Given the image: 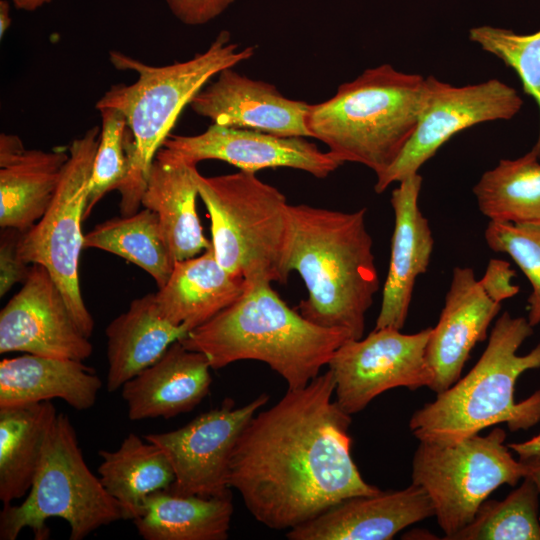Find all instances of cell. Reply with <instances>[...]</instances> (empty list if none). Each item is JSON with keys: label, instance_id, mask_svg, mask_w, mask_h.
Listing matches in <instances>:
<instances>
[{"label": "cell", "instance_id": "24", "mask_svg": "<svg viewBox=\"0 0 540 540\" xmlns=\"http://www.w3.org/2000/svg\"><path fill=\"white\" fill-rule=\"evenodd\" d=\"M246 281L217 261L212 246L201 254L176 261L155 301L160 314L188 332L204 324L237 300Z\"/></svg>", "mask_w": 540, "mask_h": 540}, {"label": "cell", "instance_id": "34", "mask_svg": "<svg viewBox=\"0 0 540 540\" xmlns=\"http://www.w3.org/2000/svg\"><path fill=\"white\" fill-rule=\"evenodd\" d=\"M98 111L101 129L89 181L85 219L108 192L118 190L129 169L124 115L114 108H101Z\"/></svg>", "mask_w": 540, "mask_h": 540}, {"label": "cell", "instance_id": "21", "mask_svg": "<svg viewBox=\"0 0 540 540\" xmlns=\"http://www.w3.org/2000/svg\"><path fill=\"white\" fill-rule=\"evenodd\" d=\"M197 164L161 147L146 181L141 205L153 211L175 261L199 255L211 246L196 207Z\"/></svg>", "mask_w": 540, "mask_h": 540}, {"label": "cell", "instance_id": "33", "mask_svg": "<svg viewBox=\"0 0 540 540\" xmlns=\"http://www.w3.org/2000/svg\"><path fill=\"white\" fill-rule=\"evenodd\" d=\"M488 247L508 254L532 286L528 297V322L540 323V219L524 222L489 220L485 230Z\"/></svg>", "mask_w": 540, "mask_h": 540}, {"label": "cell", "instance_id": "5", "mask_svg": "<svg viewBox=\"0 0 540 540\" xmlns=\"http://www.w3.org/2000/svg\"><path fill=\"white\" fill-rule=\"evenodd\" d=\"M533 334L524 317L504 312L491 330L487 347L474 367L434 401L415 411L409 421L419 441L450 443L483 429L506 423L509 430H527L540 421V390L516 402L519 376L540 368V343L528 354L517 355Z\"/></svg>", "mask_w": 540, "mask_h": 540}, {"label": "cell", "instance_id": "23", "mask_svg": "<svg viewBox=\"0 0 540 540\" xmlns=\"http://www.w3.org/2000/svg\"><path fill=\"white\" fill-rule=\"evenodd\" d=\"M102 381L80 360L24 354L0 362V408L58 398L75 410L94 406Z\"/></svg>", "mask_w": 540, "mask_h": 540}, {"label": "cell", "instance_id": "30", "mask_svg": "<svg viewBox=\"0 0 540 540\" xmlns=\"http://www.w3.org/2000/svg\"><path fill=\"white\" fill-rule=\"evenodd\" d=\"M532 149L524 156L501 159L473 187L477 205L489 220L524 222L540 219V163Z\"/></svg>", "mask_w": 540, "mask_h": 540}, {"label": "cell", "instance_id": "35", "mask_svg": "<svg viewBox=\"0 0 540 540\" xmlns=\"http://www.w3.org/2000/svg\"><path fill=\"white\" fill-rule=\"evenodd\" d=\"M22 232L13 228H2L0 236V296L6 295L17 283H24L31 267L19 254Z\"/></svg>", "mask_w": 540, "mask_h": 540}, {"label": "cell", "instance_id": "13", "mask_svg": "<svg viewBox=\"0 0 540 540\" xmlns=\"http://www.w3.org/2000/svg\"><path fill=\"white\" fill-rule=\"evenodd\" d=\"M269 400L260 394L248 404L235 407L232 399L172 431L144 436L167 455L175 481L173 493L204 497L231 493L229 462L234 446L251 418Z\"/></svg>", "mask_w": 540, "mask_h": 540}, {"label": "cell", "instance_id": "6", "mask_svg": "<svg viewBox=\"0 0 540 540\" xmlns=\"http://www.w3.org/2000/svg\"><path fill=\"white\" fill-rule=\"evenodd\" d=\"M426 77L390 64L368 68L335 95L310 104L306 118L311 138L345 162L382 174L413 135L424 102Z\"/></svg>", "mask_w": 540, "mask_h": 540}, {"label": "cell", "instance_id": "7", "mask_svg": "<svg viewBox=\"0 0 540 540\" xmlns=\"http://www.w3.org/2000/svg\"><path fill=\"white\" fill-rule=\"evenodd\" d=\"M197 185L219 264L246 284L286 282L291 223L285 195L241 170L213 177L198 173Z\"/></svg>", "mask_w": 540, "mask_h": 540}, {"label": "cell", "instance_id": "41", "mask_svg": "<svg viewBox=\"0 0 540 540\" xmlns=\"http://www.w3.org/2000/svg\"><path fill=\"white\" fill-rule=\"evenodd\" d=\"M53 0H11L16 9L33 12Z\"/></svg>", "mask_w": 540, "mask_h": 540}, {"label": "cell", "instance_id": "3", "mask_svg": "<svg viewBox=\"0 0 540 540\" xmlns=\"http://www.w3.org/2000/svg\"><path fill=\"white\" fill-rule=\"evenodd\" d=\"M255 54V47L240 49L227 30L218 33L209 47L192 58L153 66L120 51H110L109 61L117 70L134 71L131 84H114L95 108L119 110L127 123V176L118 191L122 216L139 211L152 161L170 135L183 109L213 77Z\"/></svg>", "mask_w": 540, "mask_h": 540}, {"label": "cell", "instance_id": "27", "mask_svg": "<svg viewBox=\"0 0 540 540\" xmlns=\"http://www.w3.org/2000/svg\"><path fill=\"white\" fill-rule=\"evenodd\" d=\"M99 479L118 503L123 520L141 515L147 497L168 490L175 481L173 467L156 444L129 433L115 451L100 450Z\"/></svg>", "mask_w": 540, "mask_h": 540}, {"label": "cell", "instance_id": "15", "mask_svg": "<svg viewBox=\"0 0 540 540\" xmlns=\"http://www.w3.org/2000/svg\"><path fill=\"white\" fill-rule=\"evenodd\" d=\"M305 138L211 124L197 135L170 134L162 147L195 164L220 160L252 173L291 168L323 179L344 164Z\"/></svg>", "mask_w": 540, "mask_h": 540}, {"label": "cell", "instance_id": "40", "mask_svg": "<svg viewBox=\"0 0 540 540\" xmlns=\"http://www.w3.org/2000/svg\"><path fill=\"white\" fill-rule=\"evenodd\" d=\"M522 461L527 463L528 470L526 476L530 477L534 481L540 495V457H534Z\"/></svg>", "mask_w": 540, "mask_h": 540}, {"label": "cell", "instance_id": "1", "mask_svg": "<svg viewBox=\"0 0 540 540\" xmlns=\"http://www.w3.org/2000/svg\"><path fill=\"white\" fill-rule=\"evenodd\" d=\"M328 369L287 389L256 413L232 451L228 485L261 524L290 530L340 502L381 490L361 476L351 454V415L336 400Z\"/></svg>", "mask_w": 540, "mask_h": 540}, {"label": "cell", "instance_id": "25", "mask_svg": "<svg viewBox=\"0 0 540 540\" xmlns=\"http://www.w3.org/2000/svg\"><path fill=\"white\" fill-rule=\"evenodd\" d=\"M107 382L109 392L154 364L188 330L174 325L159 312L155 293L131 301L128 309L106 328Z\"/></svg>", "mask_w": 540, "mask_h": 540}, {"label": "cell", "instance_id": "8", "mask_svg": "<svg viewBox=\"0 0 540 540\" xmlns=\"http://www.w3.org/2000/svg\"><path fill=\"white\" fill-rule=\"evenodd\" d=\"M61 518L70 540H82L102 526L123 520L118 503L88 468L70 418L58 413L45 440L31 488L20 505H3L0 539L15 540L29 528L46 540L49 518Z\"/></svg>", "mask_w": 540, "mask_h": 540}, {"label": "cell", "instance_id": "38", "mask_svg": "<svg viewBox=\"0 0 540 540\" xmlns=\"http://www.w3.org/2000/svg\"><path fill=\"white\" fill-rule=\"evenodd\" d=\"M508 448L516 452L520 460L540 457V434L525 442L509 444Z\"/></svg>", "mask_w": 540, "mask_h": 540}, {"label": "cell", "instance_id": "17", "mask_svg": "<svg viewBox=\"0 0 540 540\" xmlns=\"http://www.w3.org/2000/svg\"><path fill=\"white\" fill-rule=\"evenodd\" d=\"M500 308L501 303L489 295L472 268L453 269L444 307L426 345L432 391L441 393L460 379L472 349L487 338Z\"/></svg>", "mask_w": 540, "mask_h": 540}, {"label": "cell", "instance_id": "12", "mask_svg": "<svg viewBox=\"0 0 540 540\" xmlns=\"http://www.w3.org/2000/svg\"><path fill=\"white\" fill-rule=\"evenodd\" d=\"M430 332L431 327L414 334L381 328L365 338L342 344L327 365L341 409L355 414L378 395L396 387L429 388L433 374L425 351Z\"/></svg>", "mask_w": 540, "mask_h": 540}, {"label": "cell", "instance_id": "4", "mask_svg": "<svg viewBox=\"0 0 540 540\" xmlns=\"http://www.w3.org/2000/svg\"><path fill=\"white\" fill-rule=\"evenodd\" d=\"M350 334L314 324L290 308L271 283L247 284L242 295L180 342L202 353L212 369L241 360L266 363L299 389L319 375Z\"/></svg>", "mask_w": 540, "mask_h": 540}, {"label": "cell", "instance_id": "32", "mask_svg": "<svg viewBox=\"0 0 540 540\" xmlns=\"http://www.w3.org/2000/svg\"><path fill=\"white\" fill-rule=\"evenodd\" d=\"M469 39L517 73L524 93L533 97L540 112V30L522 35L509 29L480 26L470 29ZM533 149L540 157V129Z\"/></svg>", "mask_w": 540, "mask_h": 540}, {"label": "cell", "instance_id": "19", "mask_svg": "<svg viewBox=\"0 0 540 540\" xmlns=\"http://www.w3.org/2000/svg\"><path fill=\"white\" fill-rule=\"evenodd\" d=\"M398 183L390 199L395 218L394 230L389 268L374 329L403 328L416 280L426 272L434 247L429 222L418 204L422 177L416 173Z\"/></svg>", "mask_w": 540, "mask_h": 540}, {"label": "cell", "instance_id": "39", "mask_svg": "<svg viewBox=\"0 0 540 540\" xmlns=\"http://www.w3.org/2000/svg\"><path fill=\"white\" fill-rule=\"evenodd\" d=\"M11 4L7 0H0V39H2L8 31L12 18L10 15Z\"/></svg>", "mask_w": 540, "mask_h": 540}, {"label": "cell", "instance_id": "18", "mask_svg": "<svg viewBox=\"0 0 540 540\" xmlns=\"http://www.w3.org/2000/svg\"><path fill=\"white\" fill-rule=\"evenodd\" d=\"M434 516L427 493L418 485L346 499L290 529V540H390L402 529Z\"/></svg>", "mask_w": 540, "mask_h": 540}, {"label": "cell", "instance_id": "20", "mask_svg": "<svg viewBox=\"0 0 540 540\" xmlns=\"http://www.w3.org/2000/svg\"><path fill=\"white\" fill-rule=\"evenodd\" d=\"M210 369L205 355L175 341L159 360L121 387L129 419H168L191 411L209 392Z\"/></svg>", "mask_w": 540, "mask_h": 540}, {"label": "cell", "instance_id": "31", "mask_svg": "<svg viewBox=\"0 0 540 540\" xmlns=\"http://www.w3.org/2000/svg\"><path fill=\"white\" fill-rule=\"evenodd\" d=\"M504 500H485L451 540H540L539 491L526 476Z\"/></svg>", "mask_w": 540, "mask_h": 540}, {"label": "cell", "instance_id": "28", "mask_svg": "<svg viewBox=\"0 0 540 540\" xmlns=\"http://www.w3.org/2000/svg\"><path fill=\"white\" fill-rule=\"evenodd\" d=\"M57 414L51 401L0 408V500L3 505L28 494Z\"/></svg>", "mask_w": 540, "mask_h": 540}, {"label": "cell", "instance_id": "10", "mask_svg": "<svg viewBox=\"0 0 540 540\" xmlns=\"http://www.w3.org/2000/svg\"><path fill=\"white\" fill-rule=\"evenodd\" d=\"M99 134L100 128L94 126L72 141L50 206L33 227L22 232L19 242L20 257L28 264H40L48 270L75 324L88 338L93 333L94 320L81 295L78 265L84 248L81 223L85 220Z\"/></svg>", "mask_w": 540, "mask_h": 540}, {"label": "cell", "instance_id": "29", "mask_svg": "<svg viewBox=\"0 0 540 540\" xmlns=\"http://www.w3.org/2000/svg\"><path fill=\"white\" fill-rule=\"evenodd\" d=\"M83 246L107 251L137 265L158 288L166 283L176 262L157 215L147 208L99 223L84 235Z\"/></svg>", "mask_w": 540, "mask_h": 540}, {"label": "cell", "instance_id": "11", "mask_svg": "<svg viewBox=\"0 0 540 540\" xmlns=\"http://www.w3.org/2000/svg\"><path fill=\"white\" fill-rule=\"evenodd\" d=\"M523 101L516 89L498 79L453 86L426 77L424 102L416 129L393 164L377 176L376 193L418 173L443 144L474 125L513 118Z\"/></svg>", "mask_w": 540, "mask_h": 540}, {"label": "cell", "instance_id": "2", "mask_svg": "<svg viewBox=\"0 0 540 540\" xmlns=\"http://www.w3.org/2000/svg\"><path fill=\"white\" fill-rule=\"evenodd\" d=\"M365 207L343 212L307 204L289 206L287 268L302 278L307 298L298 312L314 324L360 339L380 281L366 227Z\"/></svg>", "mask_w": 540, "mask_h": 540}, {"label": "cell", "instance_id": "37", "mask_svg": "<svg viewBox=\"0 0 540 540\" xmlns=\"http://www.w3.org/2000/svg\"><path fill=\"white\" fill-rule=\"evenodd\" d=\"M514 277L515 271L507 261L491 259L480 281L489 295L501 303L519 292V287L512 282Z\"/></svg>", "mask_w": 540, "mask_h": 540}, {"label": "cell", "instance_id": "9", "mask_svg": "<svg viewBox=\"0 0 540 540\" xmlns=\"http://www.w3.org/2000/svg\"><path fill=\"white\" fill-rule=\"evenodd\" d=\"M506 433L495 428L459 441H420L412 461V483L430 498L444 539L466 527L498 487L515 486L527 474L525 461L513 458Z\"/></svg>", "mask_w": 540, "mask_h": 540}, {"label": "cell", "instance_id": "16", "mask_svg": "<svg viewBox=\"0 0 540 540\" xmlns=\"http://www.w3.org/2000/svg\"><path fill=\"white\" fill-rule=\"evenodd\" d=\"M190 108L212 124L263 131L279 136L311 137L305 101L290 99L271 83L226 68L191 100Z\"/></svg>", "mask_w": 540, "mask_h": 540}, {"label": "cell", "instance_id": "26", "mask_svg": "<svg viewBox=\"0 0 540 540\" xmlns=\"http://www.w3.org/2000/svg\"><path fill=\"white\" fill-rule=\"evenodd\" d=\"M232 515L231 493L204 497L160 490L147 497L133 522L145 540H226Z\"/></svg>", "mask_w": 540, "mask_h": 540}, {"label": "cell", "instance_id": "14", "mask_svg": "<svg viewBox=\"0 0 540 540\" xmlns=\"http://www.w3.org/2000/svg\"><path fill=\"white\" fill-rule=\"evenodd\" d=\"M22 285L0 312V353L89 358L93 345L75 324L48 270L32 264Z\"/></svg>", "mask_w": 540, "mask_h": 540}, {"label": "cell", "instance_id": "22", "mask_svg": "<svg viewBox=\"0 0 540 540\" xmlns=\"http://www.w3.org/2000/svg\"><path fill=\"white\" fill-rule=\"evenodd\" d=\"M68 150L25 149L22 141L0 147V226L26 232L50 206Z\"/></svg>", "mask_w": 540, "mask_h": 540}, {"label": "cell", "instance_id": "36", "mask_svg": "<svg viewBox=\"0 0 540 540\" xmlns=\"http://www.w3.org/2000/svg\"><path fill=\"white\" fill-rule=\"evenodd\" d=\"M172 15L189 26L206 24L223 14L235 0H164Z\"/></svg>", "mask_w": 540, "mask_h": 540}]
</instances>
